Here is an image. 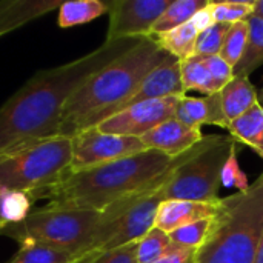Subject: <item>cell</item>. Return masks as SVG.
Here are the masks:
<instances>
[{"label": "cell", "instance_id": "22", "mask_svg": "<svg viewBox=\"0 0 263 263\" xmlns=\"http://www.w3.org/2000/svg\"><path fill=\"white\" fill-rule=\"evenodd\" d=\"M217 219H219V214L214 216V217L202 219V220L193 222L190 225H185L182 228H177L176 231L170 233V239L176 245L199 250L211 237V234H213V231H214V228L217 225Z\"/></svg>", "mask_w": 263, "mask_h": 263}, {"label": "cell", "instance_id": "35", "mask_svg": "<svg viewBox=\"0 0 263 263\" xmlns=\"http://www.w3.org/2000/svg\"><path fill=\"white\" fill-rule=\"evenodd\" d=\"M256 263H263V231L259 240V248H257V254H256Z\"/></svg>", "mask_w": 263, "mask_h": 263}, {"label": "cell", "instance_id": "7", "mask_svg": "<svg viewBox=\"0 0 263 263\" xmlns=\"http://www.w3.org/2000/svg\"><path fill=\"white\" fill-rule=\"evenodd\" d=\"M72 140L55 136L0 162V190L22 191L32 199L71 173Z\"/></svg>", "mask_w": 263, "mask_h": 263}, {"label": "cell", "instance_id": "15", "mask_svg": "<svg viewBox=\"0 0 263 263\" xmlns=\"http://www.w3.org/2000/svg\"><path fill=\"white\" fill-rule=\"evenodd\" d=\"M219 94H220L222 109L228 123L242 117L254 105L259 103L257 91L254 85L251 83L250 77L234 76L233 80Z\"/></svg>", "mask_w": 263, "mask_h": 263}, {"label": "cell", "instance_id": "25", "mask_svg": "<svg viewBox=\"0 0 263 263\" xmlns=\"http://www.w3.org/2000/svg\"><path fill=\"white\" fill-rule=\"evenodd\" d=\"M248 34H250V25H248V20H243V22L231 25L225 35L223 46L219 55L228 65H231L233 69L243 57V52L248 43Z\"/></svg>", "mask_w": 263, "mask_h": 263}, {"label": "cell", "instance_id": "27", "mask_svg": "<svg viewBox=\"0 0 263 263\" xmlns=\"http://www.w3.org/2000/svg\"><path fill=\"white\" fill-rule=\"evenodd\" d=\"M216 23L234 25L247 20L253 14L254 0H225V2H210Z\"/></svg>", "mask_w": 263, "mask_h": 263}, {"label": "cell", "instance_id": "8", "mask_svg": "<svg viewBox=\"0 0 263 263\" xmlns=\"http://www.w3.org/2000/svg\"><path fill=\"white\" fill-rule=\"evenodd\" d=\"M234 145L236 140L231 136H205L193 156L174 171L173 177L163 186V200L220 202L222 170Z\"/></svg>", "mask_w": 263, "mask_h": 263}, {"label": "cell", "instance_id": "37", "mask_svg": "<svg viewBox=\"0 0 263 263\" xmlns=\"http://www.w3.org/2000/svg\"><path fill=\"white\" fill-rule=\"evenodd\" d=\"M3 228H5V225H3V223H2V222H0V233H2V231H3Z\"/></svg>", "mask_w": 263, "mask_h": 263}, {"label": "cell", "instance_id": "39", "mask_svg": "<svg viewBox=\"0 0 263 263\" xmlns=\"http://www.w3.org/2000/svg\"><path fill=\"white\" fill-rule=\"evenodd\" d=\"M76 263H77V262H76Z\"/></svg>", "mask_w": 263, "mask_h": 263}, {"label": "cell", "instance_id": "3", "mask_svg": "<svg viewBox=\"0 0 263 263\" xmlns=\"http://www.w3.org/2000/svg\"><path fill=\"white\" fill-rule=\"evenodd\" d=\"M170 55L153 37L142 39L129 51L92 74L66 102L60 136L72 139L102 123L108 114L133 96L143 79Z\"/></svg>", "mask_w": 263, "mask_h": 263}, {"label": "cell", "instance_id": "31", "mask_svg": "<svg viewBox=\"0 0 263 263\" xmlns=\"http://www.w3.org/2000/svg\"><path fill=\"white\" fill-rule=\"evenodd\" d=\"M203 62L211 74L216 92H220L234 77V69L231 65H228L220 55H208L203 57Z\"/></svg>", "mask_w": 263, "mask_h": 263}, {"label": "cell", "instance_id": "4", "mask_svg": "<svg viewBox=\"0 0 263 263\" xmlns=\"http://www.w3.org/2000/svg\"><path fill=\"white\" fill-rule=\"evenodd\" d=\"M263 231V176L247 191L223 199V210L196 263H256Z\"/></svg>", "mask_w": 263, "mask_h": 263}, {"label": "cell", "instance_id": "24", "mask_svg": "<svg viewBox=\"0 0 263 263\" xmlns=\"http://www.w3.org/2000/svg\"><path fill=\"white\" fill-rule=\"evenodd\" d=\"M79 259L66 251L43 245H25L20 247L17 254L8 263H76Z\"/></svg>", "mask_w": 263, "mask_h": 263}, {"label": "cell", "instance_id": "10", "mask_svg": "<svg viewBox=\"0 0 263 263\" xmlns=\"http://www.w3.org/2000/svg\"><path fill=\"white\" fill-rule=\"evenodd\" d=\"M171 0H114L108 3L106 40L151 37L153 26Z\"/></svg>", "mask_w": 263, "mask_h": 263}, {"label": "cell", "instance_id": "21", "mask_svg": "<svg viewBox=\"0 0 263 263\" xmlns=\"http://www.w3.org/2000/svg\"><path fill=\"white\" fill-rule=\"evenodd\" d=\"M180 77L185 94L188 91H197L203 96L216 92L211 74L200 55H193L188 60L180 62Z\"/></svg>", "mask_w": 263, "mask_h": 263}, {"label": "cell", "instance_id": "26", "mask_svg": "<svg viewBox=\"0 0 263 263\" xmlns=\"http://www.w3.org/2000/svg\"><path fill=\"white\" fill-rule=\"evenodd\" d=\"M171 245L170 234L154 227L137 242V263H154L171 248Z\"/></svg>", "mask_w": 263, "mask_h": 263}, {"label": "cell", "instance_id": "16", "mask_svg": "<svg viewBox=\"0 0 263 263\" xmlns=\"http://www.w3.org/2000/svg\"><path fill=\"white\" fill-rule=\"evenodd\" d=\"M230 136L263 157V108L260 103L254 105L242 117L236 119L228 126Z\"/></svg>", "mask_w": 263, "mask_h": 263}, {"label": "cell", "instance_id": "29", "mask_svg": "<svg viewBox=\"0 0 263 263\" xmlns=\"http://www.w3.org/2000/svg\"><path fill=\"white\" fill-rule=\"evenodd\" d=\"M220 183L225 188H236L237 193L247 191L250 188L248 179L245 176V173L242 171L240 165H239V154H237V146L234 145L231 148V153L223 165L222 170V177H220Z\"/></svg>", "mask_w": 263, "mask_h": 263}, {"label": "cell", "instance_id": "34", "mask_svg": "<svg viewBox=\"0 0 263 263\" xmlns=\"http://www.w3.org/2000/svg\"><path fill=\"white\" fill-rule=\"evenodd\" d=\"M253 14L263 18V0H254V8H253Z\"/></svg>", "mask_w": 263, "mask_h": 263}, {"label": "cell", "instance_id": "13", "mask_svg": "<svg viewBox=\"0 0 263 263\" xmlns=\"http://www.w3.org/2000/svg\"><path fill=\"white\" fill-rule=\"evenodd\" d=\"M223 208V199L216 203L191 202V200H163L156 216V228L166 234L190 225L193 222L214 217L220 214Z\"/></svg>", "mask_w": 263, "mask_h": 263}, {"label": "cell", "instance_id": "38", "mask_svg": "<svg viewBox=\"0 0 263 263\" xmlns=\"http://www.w3.org/2000/svg\"><path fill=\"white\" fill-rule=\"evenodd\" d=\"M0 193H2V190H0Z\"/></svg>", "mask_w": 263, "mask_h": 263}, {"label": "cell", "instance_id": "5", "mask_svg": "<svg viewBox=\"0 0 263 263\" xmlns=\"http://www.w3.org/2000/svg\"><path fill=\"white\" fill-rule=\"evenodd\" d=\"M99 219L100 211L46 205L31 211L23 222L3 228L0 234L22 247L43 245L71 253L82 260L89 253Z\"/></svg>", "mask_w": 263, "mask_h": 263}, {"label": "cell", "instance_id": "23", "mask_svg": "<svg viewBox=\"0 0 263 263\" xmlns=\"http://www.w3.org/2000/svg\"><path fill=\"white\" fill-rule=\"evenodd\" d=\"M32 196L22 191H6L0 193V222L6 227L17 225L23 222L31 214Z\"/></svg>", "mask_w": 263, "mask_h": 263}, {"label": "cell", "instance_id": "1", "mask_svg": "<svg viewBox=\"0 0 263 263\" xmlns=\"http://www.w3.org/2000/svg\"><path fill=\"white\" fill-rule=\"evenodd\" d=\"M142 39L105 40L97 49L59 66L35 72L0 106V162L45 139L60 136L69 97L97 71Z\"/></svg>", "mask_w": 263, "mask_h": 263}, {"label": "cell", "instance_id": "19", "mask_svg": "<svg viewBox=\"0 0 263 263\" xmlns=\"http://www.w3.org/2000/svg\"><path fill=\"white\" fill-rule=\"evenodd\" d=\"M250 34L242 60L234 66V76L250 77L263 65V18L251 14L248 18Z\"/></svg>", "mask_w": 263, "mask_h": 263}, {"label": "cell", "instance_id": "18", "mask_svg": "<svg viewBox=\"0 0 263 263\" xmlns=\"http://www.w3.org/2000/svg\"><path fill=\"white\" fill-rule=\"evenodd\" d=\"M108 12V3L100 0H74L62 2L57 9V23L60 28L85 25Z\"/></svg>", "mask_w": 263, "mask_h": 263}, {"label": "cell", "instance_id": "17", "mask_svg": "<svg viewBox=\"0 0 263 263\" xmlns=\"http://www.w3.org/2000/svg\"><path fill=\"white\" fill-rule=\"evenodd\" d=\"M197 37H199V31L191 23V20L168 32L153 35L156 43L179 62H185L194 55Z\"/></svg>", "mask_w": 263, "mask_h": 263}, {"label": "cell", "instance_id": "32", "mask_svg": "<svg viewBox=\"0 0 263 263\" xmlns=\"http://www.w3.org/2000/svg\"><path fill=\"white\" fill-rule=\"evenodd\" d=\"M196 257H197V250L185 248L173 243L171 248L154 263H196Z\"/></svg>", "mask_w": 263, "mask_h": 263}, {"label": "cell", "instance_id": "6", "mask_svg": "<svg viewBox=\"0 0 263 263\" xmlns=\"http://www.w3.org/2000/svg\"><path fill=\"white\" fill-rule=\"evenodd\" d=\"M197 145L185 160L193 156ZM182 163L168 170L157 182L151 183L143 191L120 199L100 211V219L88 256L139 242L146 233H149L156 225V216L160 203L163 202L162 190Z\"/></svg>", "mask_w": 263, "mask_h": 263}, {"label": "cell", "instance_id": "9", "mask_svg": "<svg viewBox=\"0 0 263 263\" xmlns=\"http://www.w3.org/2000/svg\"><path fill=\"white\" fill-rule=\"evenodd\" d=\"M71 173H80L119 159L134 156L145 151V145L139 137L117 136L102 133L97 128H89L72 139Z\"/></svg>", "mask_w": 263, "mask_h": 263}, {"label": "cell", "instance_id": "2", "mask_svg": "<svg viewBox=\"0 0 263 263\" xmlns=\"http://www.w3.org/2000/svg\"><path fill=\"white\" fill-rule=\"evenodd\" d=\"M191 149L174 159L154 149H145L91 170L69 173L57 185L39 193L34 200L49 199L51 206L103 211L114 202L157 182L168 170L182 163Z\"/></svg>", "mask_w": 263, "mask_h": 263}, {"label": "cell", "instance_id": "28", "mask_svg": "<svg viewBox=\"0 0 263 263\" xmlns=\"http://www.w3.org/2000/svg\"><path fill=\"white\" fill-rule=\"evenodd\" d=\"M230 26L231 25L216 23L211 28H208L203 32H200L199 37H197L194 55H200V57L219 55L220 51H222L223 40H225V35H227Z\"/></svg>", "mask_w": 263, "mask_h": 263}, {"label": "cell", "instance_id": "36", "mask_svg": "<svg viewBox=\"0 0 263 263\" xmlns=\"http://www.w3.org/2000/svg\"><path fill=\"white\" fill-rule=\"evenodd\" d=\"M259 103H260V106L263 108V89L262 92H260V96H259Z\"/></svg>", "mask_w": 263, "mask_h": 263}, {"label": "cell", "instance_id": "12", "mask_svg": "<svg viewBox=\"0 0 263 263\" xmlns=\"http://www.w3.org/2000/svg\"><path fill=\"white\" fill-rule=\"evenodd\" d=\"M203 137L202 129L191 128L174 117L146 133L140 140L146 149H154L174 159L188 153L193 146L202 142Z\"/></svg>", "mask_w": 263, "mask_h": 263}, {"label": "cell", "instance_id": "30", "mask_svg": "<svg viewBox=\"0 0 263 263\" xmlns=\"http://www.w3.org/2000/svg\"><path fill=\"white\" fill-rule=\"evenodd\" d=\"M77 263H137V242L89 254Z\"/></svg>", "mask_w": 263, "mask_h": 263}, {"label": "cell", "instance_id": "14", "mask_svg": "<svg viewBox=\"0 0 263 263\" xmlns=\"http://www.w3.org/2000/svg\"><path fill=\"white\" fill-rule=\"evenodd\" d=\"M176 119L197 129H202L205 125H214L228 131L230 125L223 114L219 92L205 97H191L186 94L182 96L177 102Z\"/></svg>", "mask_w": 263, "mask_h": 263}, {"label": "cell", "instance_id": "11", "mask_svg": "<svg viewBox=\"0 0 263 263\" xmlns=\"http://www.w3.org/2000/svg\"><path fill=\"white\" fill-rule=\"evenodd\" d=\"M179 99L180 97H165L136 103L122 112L111 116L94 128L108 134L140 139L160 123L176 117Z\"/></svg>", "mask_w": 263, "mask_h": 263}, {"label": "cell", "instance_id": "33", "mask_svg": "<svg viewBox=\"0 0 263 263\" xmlns=\"http://www.w3.org/2000/svg\"><path fill=\"white\" fill-rule=\"evenodd\" d=\"M191 23L196 26V29L200 32H203L205 29L211 28L213 25H216V20H214V15H213V9H211V5L208 2V5H205L202 9H199L193 18H191Z\"/></svg>", "mask_w": 263, "mask_h": 263}, {"label": "cell", "instance_id": "20", "mask_svg": "<svg viewBox=\"0 0 263 263\" xmlns=\"http://www.w3.org/2000/svg\"><path fill=\"white\" fill-rule=\"evenodd\" d=\"M208 2L210 0H171L170 6L153 26L151 37L168 32L183 23H188L199 9L208 5Z\"/></svg>", "mask_w": 263, "mask_h": 263}]
</instances>
